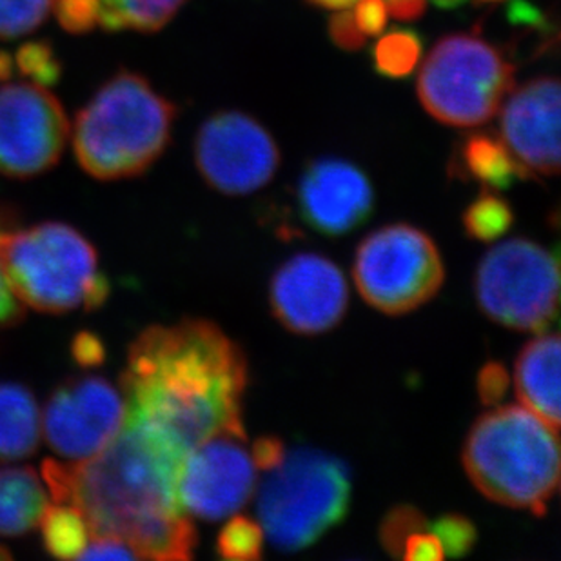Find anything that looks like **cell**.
<instances>
[{"label":"cell","instance_id":"6da1fadb","mask_svg":"<svg viewBox=\"0 0 561 561\" xmlns=\"http://www.w3.org/2000/svg\"><path fill=\"white\" fill-rule=\"evenodd\" d=\"M244 351L209 320L144 329L127 353L123 392L127 416L187 450L211 436L245 435Z\"/></svg>","mask_w":561,"mask_h":561},{"label":"cell","instance_id":"7a4b0ae2","mask_svg":"<svg viewBox=\"0 0 561 561\" xmlns=\"http://www.w3.org/2000/svg\"><path fill=\"white\" fill-rule=\"evenodd\" d=\"M182 460L164 436L126 414L101 453L73 463L44 461L43 478L55 502L79 508L93 535L124 541L137 558L191 560L195 527L176 496Z\"/></svg>","mask_w":561,"mask_h":561},{"label":"cell","instance_id":"3957f363","mask_svg":"<svg viewBox=\"0 0 561 561\" xmlns=\"http://www.w3.org/2000/svg\"><path fill=\"white\" fill-rule=\"evenodd\" d=\"M461 461L485 499L543 516L560 483L558 431L524 405L496 408L472 425Z\"/></svg>","mask_w":561,"mask_h":561},{"label":"cell","instance_id":"277c9868","mask_svg":"<svg viewBox=\"0 0 561 561\" xmlns=\"http://www.w3.org/2000/svg\"><path fill=\"white\" fill-rule=\"evenodd\" d=\"M175 117L173 102L140 75L123 71L77 115L75 157L101 181L140 175L164 153Z\"/></svg>","mask_w":561,"mask_h":561},{"label":"cell","instance_id":"5b68a950","mask_svg":"<svg viewBox=\"0 0 561 561\" xmlns=\"http://www.w3.org/2000/svg\"><path fill=\"white\" fill-rule=\"evenodd\" d=\"M0 264L15 297L43 312L101 308L110 282L90 240L66 224L0 234Z\"/></svg>","mask_w":561,"mask_h":561},{"label":"cell","instance_id":"8992f818","mask_svg":"<svg viewBox=\"0 0 561 561\" xmlns=\"http://www.w3.org/2000/svg\"><path fill=\"white\" fill-rule=\"evenodd\" d=\"M259 491V524L282 552H298L317 543L350 513V467L312 447L286 453Z\"/></svg>","mask_w":561,"mask_h":561},{"label":"cell","instance_id":"52a82bcc","mask_svg":"<svg viewBox=\"0 0 561 561\" xmlns=\"http://www.w3.org/2000/svg\"><path fill=\"white\" fill-rule=\"evenodd\" d=\"M514 71L503 49L477 33L447 35L433 46L420 69V104L445 126H483L513 91Z\"/></svg>","mask_w":561,"mask_h":561},{"label":"cell","instance_id":"ba28073f","mask_svg":"<svg viewBox=\"0 0 561 561\" xmlns=\"http://www.w3.org/2000/svg\"><path fill=\"white\" fill-rule=\"evenodd\" d=\"M353 278L371 308L400 317L436 297L445 265L430 234L409 224H391L362 240Z\"/></svg>","mask_w":561,"mask_h":561},{"label":"cell","instance_id":"9c48e42d","mask_svg":"<svg viewBox=\"0 0 561 561\" xmlns=\"http://www.w3.org/2000/svg\"><path fill=\"white\" fill-rule=\"evenodd\" d=\"M474 293L478 306L493 322L541 333L558 314L557 254L527 239L494 245L478 264Z\"/></svg>","mask_w":561,"mask_h":561},{"label":"cell","instance_id":"30bf717a","mask_svg":"<svg viewBox=\"0 0 561 561\" xmlns=\"http://www.w3.org/2000/svg\"><path fill=\"white\" fill-rule=\"evenodd\" d=\"M195 162L202 179L218 193L251 195L275 179L280 149L248 113L220 112L196 133Z\"/></svg>","mask_w":561,"mask_h":561},{"label":"cell","instance_id":"8fae6325","mask_svg":"<svg viewBox=\"0 0 561 561\" xmlns=\"http://www.w3.org/2000/svg\"><path fill=\"white\" fill-rule=\"evenodd\" d=\"M69 124L60 102L41 84L0 88V173L41 175L59 162Z\"/></svg>","mask_w":561,"mask_h":561},{"label":"cell","instance_id":"7c38bea8","mask_svg":"<svg viewBox=\"0 0 561 561\" xmlns=\"http://www.w3.org/2000/svg\"><path fill=\"white\" fill-rule=\"evenodd\" d=\"M259 469L242 436H211L187 450L176 480L182 511L207 522L229 518L253 499Z\"/></svg>","mask_w":561,"mask_h":561},{"label":"cell","instance_id":"4fadbf2b","mask_svg":"<svg viewBox=\"0 0 561 561\" xmlns=\"http://www.w3.org/2000/svg\"><path fill=\"white\" fill-rule=\"evenodd\" d=\"M126 398L102 376H79L49 397L44 435L64 458L80 461L101 453L123 430Z\"/></svg>","mask_w":561,"mask_h":561},{"label":"cell","instance_id":"5bb4252c","mask_svg":"<svg viewBox=\"0 0 561 561\" xmlns=\"http://www.w3.org/2000/svg\"><path fill=\"white\" fill-rule=\"evenodd\" d=\"M270 304L287 331L317 336L344 320L350 286L333 260L318 253L295 254L271 278Z\"/></svg>","mask_w":561,"mask_h":561},{"label":"cell","instance_id":"9a60e30c","mask_svg":"<svg viewBox=\"0 0 561 561\" xmlns=\"http://www.w3.org/2000/svg\"><path fill=\"white\" fill-rule=\"evenodd\" d=\"M560 80L536 77L505 99L500 137L529 175L560 171Z\"/></svg>","mask_w":561,"mask_h":561},{"label":"cell","instance_id":"2e32d148","mask_svg":"<svg viewBox=\"0 0 561 561\" xmlns=\"http://www.w3.org/2000/svg\"><path fill=\"white\" fill-rule=\"evenodd\" d=\"M300 217L309 228L342 237L371 217L375 191L366 173L350 160H312L298 182Z\"/></svg>","mask_w":561,"mask_h":561},{"label":"cell","instance_id":"e0dca14e","mask_svg":"<svg viewBox=\"0 0 561 561\" xmlns=\"http://www.w3.org/2000/svg\"><path fill=\"white\" fill-rule=\"evenodd\" d=\"M187 0H54L60 24L68 32L95 27L110 32H157L179 13Z\"/></svg>","mask_w":561,"mask_h":561},{"label":"cell","instance_id":"ac0fdd59","mask_svg":"<svg viewBox=\"0 0 561 561\" xmlns=\"http://www.w3.org/2000/svg\"><path fill=\"white\" fill-rule=\"evenodd\" d=\"M514 389L524 408L560 431V336L530 340L514 364Z\"/></svg>","mask_w":561,"mask_h":561},{"label":"cell","instance_id":"d6986e66","mask_svg":"<svg viewBox=\"0 0 561 561\" xmlns=\"http://www.w3.org/2000/svg\"><path fill=\"white\" fill-rule=\"evenodd\" d=\"M449 173L491 191L508 190L514 182L530 176L493 131H472L461 138L450 157Z\"/></svg>","mask_w":561,"mask_h":561},{"label":"cell","instance_id":"ffe728a7","mask_svg":"<svg viewBox=\"0 0 561 561\" xmlns=\"http://www.w3.org/2000/svg\"><path fill=\"white\" fill-rule=\"evenodd\" d=\"M48 511L41 474L30 467L0 469V536H21L35 529Z\"/></svg>","mask_w":561,"mask_h":561},{"label":"cell","instance_id":"44dd1931","mask_svg":"<svg viewBox=\"0 0 561 561\" xmlns=\"http://www.w3.org/2000/svg\"><path fill=\"white\" fill-rule=\"evenodd\" d=\"M41 436L37 402L26 387L0 383V460L33 455Z\"/></svg>","mask_w":561,"mask_h":561},{"label":"cell","instance_id":"7402d4cb","mask_svg":"<svg viewBox=\"0 0 561 561\" xmlns=\"http://www.w3.org/2000/svg\"><path fill=\"white\" fill-rule=\"evenodd\" d=\"M41 524H43V541L46 551L62 560L68 558L80 560L93 536L90 525L79 508L66 503H57L55 507H48Z\"/></svg>","mask_w":561,"mask_h":561},{"label":"cell","instance_id":"603a6c76","mask_svg":"<svg viewBox=\"0 0 561 561\" xmlns=\"http://www.w3.org/2000/svg\"><path fill=\"white\" fill-rule=\"evenodd\" d=\"M424 54L422 35L409 27H394L376 41L373 68L386 79H408L419 68Z\"/></svg>","mask_w":561,"mask_h":561},{"label":"cell","instance_id":"cb8c5ba5","mask_svg":"<svg viewBox=\"0 0 561 561\" xmlns=\"http://www.w3.org/2000/svg\"><path fill=\"white\" fill-rule=\"evenodd\" d=\"M513 209L508 202L491 190H483L461 217L466 233L478 242H496L502 239L513 226Z\"/></svg>","mask_w":561,"mask_h":561},{"label":"cell","instance_id":"d4e9b609","mask_svg":"<svg viewBox=\"0 0 561 561\" xmlns=\"http://www.w3.org/2000/svg\"><path fill=\"white\" fill-rule=\"evenodd\" d=\"M264 529L259 522L233 514L218 535V557L231 561L260 560L264 557Z\"/></svg>","mask_w":561,"mask_h":561},{"label":"cell","instance_id":"484cf974","mask_svg":"<svg viewBox=\"0 0 561 561\" xmlns=\"http://www.w3.org/2000/svg\"><path fill=\"white\" fill-rule=\"evenodd\" d=\"M507 16L508 24L516 27L522 37L533 41V57L546 54L551 46H557V24L549 21V16L529 0H511Z\"/></svg>","mask_w":561,"mask_h":561},{"label":"cell","instance_id":"4316f807","mask_svg":"<svg viewBox=\"0 0 561 561\" xmlns=\"http://www.w3.org/2000/svg\"><path fill=\"white\" fill-rule=\"evenodd\" d=\"M54 0H0V38H16L41 26Z\"/></svg>","mask_w":561,"mask_h":561},{"label":"cell","instance_id":"83f0119b","mask_svg":"<svg viewBox=\"0 0 561 561\" xmlns=\"http://www.w3.org/2000/svg\"><path fill=\"white\" fill-rule=\"evenodd\" d=\"M430 524L414 505H397L386 514L380 525V543L391 557L402 558L409 536L427 529Z\"/></svg>","mask_w":561,"mask_h":561},{"label":"cell","instance_id":"f1b7e54d","mask_svg":"<svg viewBox=\"0 0 561 561\" xmlns=\"http://www.w3.org/2000/svg\"><path fill=\"white\" fill-rule=\"evenodd\" d=\"M430 527L442 543L445 557H466L477 546V527L460 514H445Z\"/></svg>","mask_w":561,"mask_h":561},{"label":"cell","instance_id":"f546056e","mask_svg":"<svg viewBox=\"0 0 561 561\" xmlns=\"http://www.w3.org/2000/svg\"><path fill=\"white\" fill-rule=\"evenodd\" d=\"M13 68L41 85L51 84L60 75V64L55 57L54 49L38 43L26 44L24 48L19 49L15 60L11 59V73Z\"/></svg>","mask_w":561,"mask_h":561},{"label":"cell","instance_id":"4dcf8cb0","mask_svg":"<svg viewBox=\"0 0 561 561\" xmlns=\"http://www.w3.org/2000/svg\"><path fill=\"white\" fill-rule=\"evenodd\" d=\"M329 37L334 46L350 54H355L366 46L367 37L356 24L355 15L347 10H339L329 19Z\"/></svg>","mask_w":561,"mask_h":561},{"label":"cell","instance_id":"1f68e13d","mask_svg":"<svg viewBox=\"0 0 561 561\" xmlns=\"http://www.w3.org/2000/svg\"><path fill=\"white\" fill-rule=\"evenodd\" d=\"M508 373L499 362H489L477 378L478 397L483 405H499L508 391Z\"/></svg>","mask_w":561,"mask_h":561},{"label":"cell","instance_id":"d6a6232c","mask_svg":"<svg viewBox=\"0 0 561 561\" xmlns=\"http://www.w3.org/2000/svg\"><path fill=\"white\" fill-rule=\"evenodd\" d=\"M402 558L409 561H438L444 560L445 554L435 533L427 527L409 536L403 546Z\"/></svg>","mask_w":561,"mask_h":561},{"label":"cell","instance_id":"836d02e7","mask_svg":"<svg viewBox=\"0 0 561 561\" xmlns=\"http://www.w3.org/2000/svg\"><path fill=\"white\" fill-rule=\"evenodd\" d=\"M356 24L360 27L366 37H376L386 30L389 21L386 0H358L356 2Z\"/></svg>","mask_w":561,"mask_h":561},{"label":"cell","instance_id":"e575fe53","mask_svg":"<svg viewBox=\"0 0 561 561\" xmlns=\"http://www.w3.org/2000/svg\"><path fill=\"white\" fill-rule=\"evenodd\" d=\"M286 453V445L282 439L275 438V436H264L254 442L251 458L259 471L267 472L275 469L276 466H280Z\"/></svg>","mask_w":561,"mask_h":561},{"label":"cell","instance_id":"d590c367","mask_svg":"<svg viewBox=\"0 0 561 561\" xmlns=\"http://www.w3.org/2000/svg\"><path fill=\"white\" fill-rule=\"evenodd\" d=\"M75 360L82 367H95L104 360V345L95 334L80 333L73 342Z\"/></svg>","mask_w":561,"mask_h":561},{"label":"cell","instance_id":"8d00e7d4","mask_svg":"<svg viewBox=\"0 0 561 561\" xmlns=\"http://www.w3.org/2000/svg\"><path fill=\"white\" fill-rule=\"evenodd\" d=\"M2 231V222H0V234ZM22 309L19 306V298L15 293L11 291L10 284L5 280L4 270L0 264V325H11L16 320H21Z\"/></svg>","mask_w":561,"mask_h":561},{"label":"cell","instance_id":"74e56055","mask_svg":"<svg viewBox=\"0 0 561 561\" xmlns=\"http://www.w3.org/2000/svg\"><path fill=\"white\" fill-rule=\"evenodd\" d=\"M389 15L400 22L419 21L427 10V0H386Z\"/></svg>","mask_w":561,"mask_h":561},{"label":"cell","instance_id":"f35d334b","mask_svg":"<svg viewBox=\"0 0 561 561\" xmlns=\"http://www.w3.org/2000/svg\"><path fill=\"white\" fill-rule=\"evenodd\" d=\"M308 4L320 8V10H347L351 5H355L358 0H306Z\"/></svg>","mask_w":561,"mask_h":561},{"label":"cell","instance_id":"ab89813d","mask_svg":"<svg viewBox=\"0 0 561 561\" xmlns=\"http://www.w3.org/2000/svg\"><path fill=\"white\" fill-rule=\"evenodd\" d=\"M438 10H458L461 5L466 4L467 0H431Z\"/></svg>","mask_w":561,"mask_h":561},{"label":"cell","instance_id":"60d3db41","mask_svg":"<svg viewBox=\"0 0 561 561\" xmlns=\"http://www.w3.org/2000/svg\"><path fill=\"white\" fill-rule=\"evenodd\" d=\"M474 2H477L478 5H483V4H499V2H502V0H474Z\"/></svg>","mask_w":561,"mask_h":561},{"label":"cell","instance_id":"b9f144b4","mask_svg":"<svg viewBox=\"0 0 561 561\" xmlns=\"http://www.w3.org/2000/svg\"><path fill=\"white\" fill-rule=\"evenodd\" d=\"M11 558L10 552L5 551L4 547H0V560H8Z\"/></svg>","mask_w":561,"mask_h":561}]
</instances>
